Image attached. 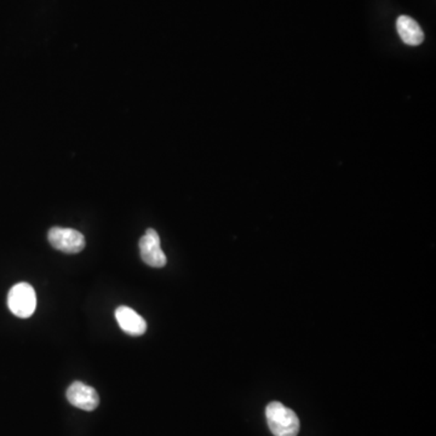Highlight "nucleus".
<instances>
[{"label":"nucleus","instance_id":"f257e3e1","mask_svg":"<svg viewBox=\"0 0 436 436\" xmlns=\"http://www.w3.org/2000/svg\"><path fill=\"white\" fill-rule=\"evenodd\" d=\"M266 417L271 432L274 436H297L299 420L295 412L274 401L266 408Z\"/></svg>","mask_w":436,"mask_h":436},{"label":"nucleus","instance_id":"f03ea898","mask_svg":"<svg viewBox=\"0 0 436 436\" xmlns=\"http://www.w3.org/2000/svg\"><path fill=\"white\" fill-rule=\"evenodd\" d=\"M8 306L12 314L27 319L36 311V291L29 284H16L9 292Z\"/></svg>","mask_w":436,"mask_h":436},{"label":"nucleus","instance_id":"7ed1b4c3","mask_svg":"<svg viewBox=\"0 0 436 436\" xmlns=\"http://www.w3.org/2000/svg\"><path fill=\"white\" fill-rule=\"evenodd\" d=\"M48 239L53 249L65 254H78L84 250V235L76 229L53 227L48 230Z\"/></svg>","mask_w":436,"mask_h":436},{"label":"nucleus","instance_id":"20e7f679","mask_svg":"<svg viewBox=\"0 0 436 436\" xmlns=\"http://www.w3.org/2000/svg\"><path fill=\"white\" fill-rule=\"evenodd\" d=\"M140 251L143 262L153 268H162L167 259L160 246V238L155 230H145V234L140 240Z\"/></svg>","mask_w":436,"mask_h":436},{"label":"nucleus","instance_id":"39448f33","mask_svg":"<svg viewBox=\"0 0 436 436\" xmlns=\"http://www.w3.org/2000/svg\"><path fill=\"white\" fill-rule=\"evenodd\" d=\"M67 400L74 408L93 411L100 404V396L93 387L81 382H74L67 390Z\"/></svg>","mask_w":436,"mask_h":436},{"label":"nucleus","instance_id":"423d86ee","mask_svg":"<svg viewBox=\"0 0 436 436\" xmlns=\"http://www.w3.org/2000/svg\"><path fill=\"white\" fill-rule=\"evenodd\" d=\"M115 319H117L121 330L130 336H142L147 330V323L141 315L131 308L121 306L115 311Z\"/></svg>","mask_w":436,"mask_h":436},{"label":"nucleus","instance_id":"0eeeda50","mask_svg":"<svg viewBox=\"0 0 436 436\" xmlns=\"http://www.w3.org/2000/svg\"><path fill=\"white\" fill-rule=\"evenodd\" d=\"M396 29L401 41L410 46L420 45L424 41V33L420 24L410 16H400L396 21Z\"/></svg>","mask_w":436,"mask_h":436}]
</instances>
